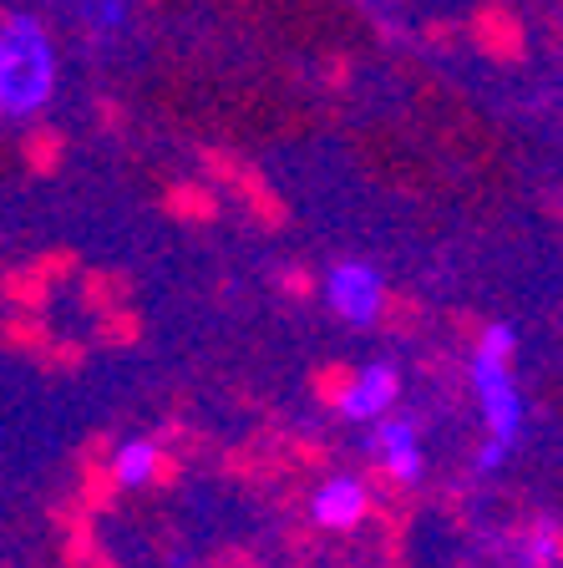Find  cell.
I'll use <instances>...</instances> for the list:
<instances>
[{
  "instance_id": "cell-1",
  "label": "cell",
  "mask_w": 563,
  "mask_h": 568,
  "mask_svg": "<svg viewBox=\"0 0 563 568\" xmlns=\"http://www.w3.org/2000/svg\"><path fill=\"white\" fill-rule=\"evenodd\" d=\"M51 41L31 16H6L0 26V112L6 118H31L51 97Z\"/></svg>"
},
{
  "instance_id": "cell-2",
  "label": "cell",
  "mask_w": 563,
  "mask_h": 568,
  "mask_svg": "<svg viewBox=\"0 0 563 568\" xmlns=\"http://www.w3.org/2000/svg\"><path fill=\"white\" fill-rule=\"evenodd\" d=\"M513 355H517V335L513 325H487L477 335L472 351V390H477V412L487 422V437L517 447L523 437V396L513 381Z\"/></svg>"
},
{
  "instance_id": "cell-3",
  "label": "cell",
  "mask_w": 563,
  "mask_h": 568,
  "mask_svg": "<svg viewBox=\"0 0 563 568\" xmlns=\"http://www.w3.org/2000/svg\"><path fill=\"white\" fill-rule=\"evenodd\" d=\"M325 300L345 325H375L386 310V280L361 260H345L325 274Z\"/></svg>"
},
{
  "instance_id": "cell-4",
  "label": "cell",
  "mask_w": 563,
  "mask_h": 568,
  "mask_svg": "<svg viewBox=\"0 0 563 568\" xmlns=\"http://www.w3.org/2000/svg\"><path fill=\"white\" fill-rule=\"evenodd\" d=\"M396 396H401L396 366L375 361V366L355 371V376L345 381L341 396H335V406H341V416H351V422H386L391 406H396Z\"/></svg>"
},
{
  "instance_id": "cell-5",
  "label": "cell",
  "mask_w": 563,
  "mask_h": 568,
  "mask_svg": "<svg viewBox=\"0 0 563 568\" xmlns=\"http://www.w3.org/2000/svg\"><path fill=\"white\" fill-rule=\"evenodd\" d=\"M375 452H381V462H386V473L396 477L401 487L422 483V437H416V426L406 422V416H386V422H375Z\"/></svg>"
},
{
  "instance_id": "cell-6",
  "label": "cell",
  "mask_w": 563,
  "mask_h": 568,
  "mask_svg": "<svg viewBox=\"0 0 563 568\" xmlns=\"http://www.w3.org/2000/svg\"><path fill=\"white\" fill-rule=\"evenodd\" d=\"M365 508H371V497H365V487L355 483V477H330L325 487L315 493V503H310V518L320 523V528H355V523L365 518Z\"/></svg>"
},
{
  "instance_id": "cell-7",
  "label": "cell",
  "mask_w": 563,
  "mask_h": 568,
  "mask_svg": "<svg viewBox=\"0 0 563 568\" xmlns=\"http://www.w3.org/2000/svg\"><path fill=\"white\" fill-rule=\"evenodd\" d=\"M158 467H163V452L153 447V442H122L118 452H112V483L122 487V493H138V487H148L158 477Z\"/></svg>"
},
{
  "instance_id": "cell-8",
  "label": "cell",
  "mask_w": 563,
  "mask_h": 568,
  "mask_svg": "<svg viewBox=\"0 0 563 568\" xmlns=\"http://www.w3.org/2000/svg\"><path fill=\"white\" fill-rule=\"evenodd\" d=\"M482 31H487V36H493V41H497V51H517V47H523V31H517L513 21H503V16H497V11H487V16H482Z\"/></svg>"
},
{
  "instance_id": "cell-9",
  "label": "cell",
  "mask_w": 563,
  "mask_h": 568,
  "mask_svg": "<svg viewBox=\"0 0 563 568\" xmlns=\"http://www.w3.org/2000/svg\"><path fill=\"white\" fill-rule=\"evenodd\" d=\"M87 21L97 31H112V26L128 21V11H122V0H87Z\"/></svg>"
},
{
  "instance_id": "cell-10",
  "label": "cell",
  "mask_w": 563,
  "mask_h": 568,
  "mask_svg": "<svg viewBox=\"0 0 563 568\" xmlns=\"http://www.w3.org/2000/svg\"><path fill=\"white\" fill-rule=\"evenodd\" d=\"M553 558H559V538H553L549 528L533 532V544H529V554H523V564H529V568H549Z\"/></svg>"
},
{
  "instance_id": "cell-11",
  "label": "cell",
  "mask_w": 563,
  "mask_h": 568,
  "mask_svg": "<svg viewBox=\"0 0 563 568\" xmlns=\"http://www.w3.org/2000/svg\"><path fill=\"white\" fill-rule=\"evenodd\" d=\"M507 452H513V447H503V442H493V437H487V447L477 452V473H497V467H503V462H507Z\"/></svg>"
}]
</instances>
